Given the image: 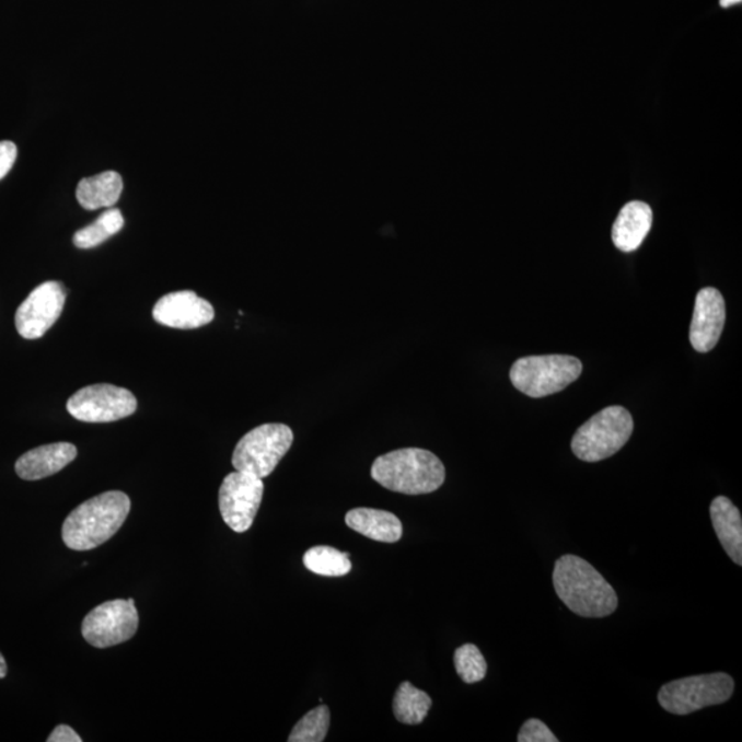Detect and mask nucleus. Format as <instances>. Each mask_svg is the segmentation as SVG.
Returning <instances> with one entry per match:
<instances>
[{"label": "nucleus", "mask_w": 742, "mask_h": 742, "mask_svg": "<svg viewBox=\"0 0 742 742\" xmlns=\"http://www.w3.org/2000/svg\"><path fill=\"white\" fill-rule=\"evenodd\" d=\"M265 494V484L251 473L235 471L224 477L219 489V509L234 532H246L254 524Z\"/></svg>", "instance_id": "obj_10"}, {"label": "nucleus", "mask_w": 742, "mask_h": 742, "mask_svg": "<svg viewBox=\"0 0 742 742\" xmlns=\"http://www.w3.org/2000/svg\"><path fill=\"white\" fill-rule=\"evenodd\" d=\"M48 742H82V737H80L77 731H74L71 726L59 724L54 729L50 737L47 739Z\"/></svg>", "instance_id": "obj_26"}, {"label": "nucleus", "mask_w": 742, "mask_h": 742, "mask_svg": "<svg viewBox=\"0 0 742 742\" xmlns=\"http://www.w3.org/2000/svg\"><path fill=\"white\" fill-rule=\"evenodd\" d=\"M553 584L558 599L579 616L606 617L617 610L615 589L590 563L573 554L558 558Z\"/></svg>", "instance_id": "obj_1"}, {"label": "nucleus", "mask_w": 742, "mask_h": 742, "mask_svg": "<svg viewBox=\"0 0 742 742\" xmlns=\"http://www.w3.org/2000/svg\"><path fill=\"white\" fill-rule=\"evenodd\" d=\"M131 499L121 491L96 495L79 505L62 525V540L71 550L88 552L112 540L126 523Z\"/></svg>", "instance_id": "obj_2"}, {"label": "nucleus", "mask_w": 742, "mask_h": 742, "mask_svg": "<svg viewBox=\"0 0 742 742\" xmlns=\"http://www.w3.org/2000/svg\"><path fill=\"white\" fill-rule=\"evenodd\" d=\"M153 320L172 329H198L211 324L215 310L208 300L198 298L192 290H181L163 295L153 309Z\"/></svg>", "instance_id": "obj_12"}, {"label": "nucleus", "mask_w": 742, "mask_h": 742, "mask_svg": "<svg viewBox=\"0 0 742 742\" xmlns=\"http://www.w3.org/2000/svg\"><path fill=\"white\" fill-rule=\"evenodd\" d=\"M123 225L124 218L120 209L109 208L94 223L77 231L73 235V244L79 250H91V247L104 244L111 236L117 234Z\"/></svg>", "instance_id": "obj_21"}, {"label": "nucleus", "mask_w": 742, "mask_h": 742, "mask_svg": "<svg viewBox=\"0 0 742 742\" xmlns=\"http://www.w3.org/2000/svg\"><path fill=\"white\" fill-rule=\"evenodd\" d=\"M733 692V677L724 672H715L669 682L661 686L658 700L666 712L689 715L728 702Z\"/></svg>", "instance_id": "obj_7"}, {"label": "nucleus", "mask_w": 742, "mask_h": 742, "mask_svg": "<svg viewBox=\"0 0 742 742\" xmlns=\"http://www.w3.org/2000/svg\"><path fill=\"white\" fill-rule=\"evenodd\" d=\"M454 664L456 674L465 684H477L487 675V661L476 645L465 644L456 649Z\"/></svg>", "instance_id": "obj_23"}, {"label": "nucleus", "mask_w": 742, "mask_h": 742, "mask_svg": "<svg viewBox=\"0 0 742 742\" xmlns=\"http://www.w3.org/2000/svg\"><path fill=\"white\" fill-rule=\"evenodd\" d=\"M121 193L123 179L120 174L115 171H106L80 181L77 197L80 206L88 211H95V209L115 206Z\"/></svg>", "instance_id": "obj_18"}, {"label": "nucleus", "mask_w": 742, "mask_h": 742, "mask_svg": "<svg viewBox=\"0 0 742 742\" xmlns=\"http://www.w3.org/2000/svg\"><path fill=\"white\" fill-rule=\"evenodd\" d=\"M726 322L722 293L715 288H704L697 293L695 313L691 325V344L697 352L706 353L717 346Z\"/></svg>", "instance_id": "obj_13"}, {"label": "nucleus", "mask_w": 742, "mask_h": 742, "mask_svg": "<svg viewBox=\"0 0 742 742\" xmlns=\"http://www.w3.org/2000/svg\"><path fill=\"white\" fill-rule=\"evenodd\" d=\"M653 212L647 202L631 201L622 208L613 223V244L622 252H634L641 246L652 228Z\"/></svg>", "instance_id": "obj_15"}, {"label": "nucleus", "mask_w": 742, "mask_h": 742, "mask_svg": "<svg viewBox=\"0 0 742 742\" xmlns=\"http://www.w3.org/2000/svg\"><path fill=\"white\" fill-rule=\"evenodd\" d=\"M18 153V147L13 142H0V179H3L13 169Z\"/></svg>", "instance_id": "obj_25"}, {"label": "nucleus", "mask_w": 742, "mask_h": 742, "mask_svg": "<svg viewBox=\"0 0 742 742\" xmlns=\"http://www.w3.org/2000/svg\"><path fill=\"white\" fill-rule=\"evenodd\" d=\"M741 2H742V0H720V7L726 9V8L734 7V4L741 3Z\"/></svg>", "instance_id": "obj_28"}, {"label": "nucleus", "mask_w": 742, "mask_h": 742, "mask_svg": "<svg viewBox=\"0 0 742 742\" xmlns=\"http://www.w3.org/2000/svg\"><path fill=\"white\" fill-rule=\"evenodd\" d=\"M78 449L72 443L40 445L21 455L15 462V472L23 480L35 482L61 472L77 460Z\"/></svg>", "instance_id": "obj_14"}, {"label": "nucleus", "mask_w": 742, "mask_h": 742, "mask_svg": "<svg viewBox=\"0 0 742 742\" xmlns=\"http://www.w3.org/2000/svg\"><path fill=\"white\" fill-rule=\"evenodd\" d=\"M293 430L285 424L260 425L235 445V471L251 473L259 478L270 476L293 444Z\"/></svg>", "instance_id": "obj_6"}, {"label": "nucleus", "mask_w": 742, "mask_h": 742, "mask_svg": "<svg viewBox=\"0 0 742 742\" xmlns=\"http://www.w3.org/2000/svg\"><path fill=\"white\" fill-rule=\"evenodd\" d=\"M67 292L61 282L47 281L32 290L15 313V327L21 337L36 340L58 321L66 305Z\"/></svg>", "instance_id": "obj_11"}, {"label": "nucleus", "mask_w": 742, "mask_h": 742, "mask_svg": "<svg viewBox=\"0 0 742 742\" xmlns=\"http://www.w3.org/2000/svg\"><path fill=\"white\" fill-rule=\"evenodd\" d=\"M370 475L390 491L422 495L443 486L445 467L428 450L401 449L379 456L371 466Z\"/></svg>", "instance_id": "obj_3"}, {"label": "nucleus", "mask_w": 742, "mask_h": 742, "mask_svg": "<svg viewBox=\"0 0 742 742\" xmlns=\"http://www.w3.org/2000/svg\"><path fill=\"white\" fill-rule=\"evenodd\" d=\"M711 520L720 545L728 553L731 561L742 566V519L739 508L729 498H715L711 508Z\"/></svg>", "instance_id": "obj_16"}, {"label": "nucleus", "mask_w": 742, "mask_h": 742, "mask_svg": "<svg viewBox=\"0 0 742 742\" xmlns=\"http://www.w3.org/2000/svg\"><path fill=\"white\" fill-rule=\"evenodd\" d=\"M583 364L569 355H542L515 360L510 381L515 390L530 397H546L571 385L582 374Z\"/></svg>", "instance_id": "obj_5"}, {"label": "nucleus", "mask_w": 742, "mask_h": 742, "mask_svg": "<svg viewBox=\"0 0 742 742\" xmlns=\"http://www.w3.org/2000/svg\"><path fill=\"white\" fill-rule=\"evenodd\" d=\"M430 707H432V698L407 681L402 682V685L397 687L394 704H392L395 718L405 724L422 723Z\"/></svg>", "instance_id": "obj_19"}, {"label": "nucleus", "mask_w": 742, "mask_h": 742, "mask_svg": "<svg viewBox=\"0 0 742 742\" xmlns=\"http://www.w3.org/2000/svg\"><path fill=\"white\" fill-rule=\"evenodd\" d=\"M519 742H558L553 731L540 719H529L518 735Z\"/></svg>", "instance_id": "obj_24"}, {"label": "nucleus", "mask_w": 742, "mask_h": 742, "mask_svg": "<svg viewBox=\"0 0 742 742\" xmlns=\"http://www.w3.org/2000/svg\"><path fill=\"white\" fill-rule=\"evenodd\" d=\"M7 675H8L7 660H4L3 654L0 653V680H3V677H7Z\"/></svg>", "instance_id": "obj_27"}, {"label": "nucleus", "mask_w": 742, "mask_h": 742, "mask_svg": "<svg viewBox=\"0 0 742 742\" xmlns=\"http://www.w3.org/2000/svg\"><path fill=\"white\" fill-rule=\"evenodd\" d=\"M138 402L132 392L112 384L85 386L67 403L68 413L83 422H115L132 416Z\"/></svg>", "instance_id": "obj_9"}, {"label": "nucleus", "mask_w": 742, "mask_h": 742, "mask_svg": "<svg viewBox=\"0 0 742 742\" xmlns=\"http://www.w3.org/2000/svg\"><path fill=\"white\" fill-rule=\"evenodd\" d=\"M303 563L309 571L321 577H346L352 569L349 553L331 546H315L306 550Z\"/></svg>", "instance_id": "obj_20"}, {"label": "nucleus", "mask_w": 742, "mask_h": 742, "mask_svg": "<svg viewBox=\"0 0 742 742\" xmlns=\"http://www.w3.org/2000/svg\"><path fill=\"white\" fill-rule=\"evenodd\" d=\"M346 523L360 535L378 542L395 543L403 535L402 521L386 510L352 509L346 515Z\"/></svg>", "instance_id": "obj_17"}, {"label": "nucleus", "mask_w": 742, "mask_h": 742, "mask_svg": "<svg viewBox=\"0 0 742 742\" xmlns=\"http://www.w3.org/2000/svg\"><path fill=\"white\" fill-rule=\"evenodd\" d=\"M138 626L136 601L113 600L94 607L84 617L82 634L91 647L105 649L130 641Z\"/></svg>", "instance_id": "obj_8"}, {"label": "nucleus", "mask_w": 742, "mask_h": 742, "mask_svg": "<svg viewBox=\"0 0 742 742\" xmlns=\"http://www.w3.org/2000/svg\"><path fill=\"white\" fill-rule=\"evenodd\" d=\"M331 726L329 708L324 706L311 709L295 723L289 742H322L326 739Z\"/></svg>", "instance_id": "obj_22"}, {"label": "nucleus", "mask_w": 742, "mask_h": 742, "mask_svg": "<svg viewBox=\"0 0 742 742\" xmlns=\"http://www.w3.org/2000/svg\"><path fill=\"white\" fill-rule=\"evenodd\" d=\"M633 430V417L625 407H606L577 430L571 442L573 454L584 462L610 459L625 448Z\"/></svg>", "instance_id": "obj_4"}]
</instances>
